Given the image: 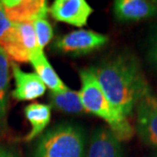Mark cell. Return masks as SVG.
<instances>
[{
    "mask_svg": "<svg viewBox=\"0 0 157 157\" xmlns=\"http://www.w3.org/2000/svg\"><path fill=\"white\" fill-rule=\"evenodd\" d=\"M90 70L113 107L127 118L151 91L139 61L131 53L114 55Z\"/></svg>",
    "mask_w": 157,
    "mask_h": 157,
    "instance_id": "1",
    "label": "cell"
},
{
    "mask_svg": "<svg viewBox=\"0 0 157 157\" xmlns=\"http://www.w3.org/2000/svg\"><path fill=\"white\" fill-rule=\"evenodd\" d=\"M86 137L80 127L70 124L50 128L40 139L35 157H86Z\"/></svg>",
    "mask_w": 157,
    "mask_h": 157,
    "instance_id": "3",
    "label": "cell"
},
{
    "mask_svg": "<svg viewBox=\"0 0 157 157\" xmlns=\"http://www.w3.org/2000/svg\"><path fill=\"white\" fill-rule=\"evenodd\" d=\"M80 78L82 87L78 93L85 111L103 119L121 142L131 140L135 134L134 128L107 99L92 71L90 68L82 70Z\"/></svg>",
    "mask_w": 157,
    "mask_h": 157,
    "instance_id": "2",
    "label": "cell"
},
{
    "mask_svg": "<svg viewBox=\"0 0 157 157\" xmlns=\"http://www.w3.org/2000/svg\"><path fill=\"white\" fill-rule=\"evenodd\" d=\"M49 13L57 21L83 28L93 13V8L85 0H55L49 6Z\"/></svg>",
    "mask_w": 157,
    "mask_h": 157,
    "instance_id": "7",
    "label": "cell"
},
{
    "mask_svg": "<svg viewBox=\"0 0 157 157\" xmlns=\"http://www.w3.org/2000/svg\"><path fill=\"white\" fill-rule=\"evenodd\" d=\"M135 111L138 136L145 144L157 149V98L151 91L140 100Z\"/></svg>",
    "mask_w": 157,
    "mask_h": 157,
    "instance_id": "5",
    "label": "cell"
},
{
    "mask_svg": "<svg viewBox=\"0 0 157 157\" xmlns=\"http://www.w3.org/2000/svg\"><path fill=\"white\" fill-rule=\"evenodd\" d=\"M0 49L14 63L30 61V54L24 45L18 25H13L3 34L0 38Z\"/></svg>",
    "mask_w": 157,
    "mask_h": 157,
    "instance_id": "11",
    "label": "cell"
},
{
    "mask_svg": "<svg viewBox=\"0 0 157 157\" xmlns=\"http://www.w3.org/2000/svg\"><path fill=\"white\" fill-rule=\"evenodd\" d=\"M11 71L14 78L15 87L11 96L17 101H32L43 96L46 92V86L37 76L36 73H26L12 62Z\"/></svg>",
    "mask_w": 157,
    "mask_h": 157,
    "instance_id": "8",
    "label": "cell"
},
{
    "mask_svg": "<svg viewBox=\"0 0 157 157\" xmlns=\"http://www.w3.org/2000/svg\"><path fill=\"white\" fill-rule=\"evenodd\" d=\"M86 157H124L121 142L108 128H98L92 134Z\"/></svg>",
    "mask_w": 157,
    "mask_h": 157,
    "instance_id": "10",
    "label": "cell"
},
{
    "mask_svg": "<svg viewBox=\"0 0 157 157\" xmlns=\"http://www.w3.org/2000/svg\"><path fill=\"white\" fill-rule=\"evenodd\" d=\"M30 62L32 67L35 68L36 75L41 78L44 85L51 90V92H62L68 88L56 74L55 70L44 54V51H40L33 55L30 58Z\"/></svg>",
    "mask_w": 157,
    "mask_h": 157,
    "instance_id": "12",
    "label": "cell"
},
{
    "mask_svg": "<svg viewBox=\"0 0 157 157\" xmlns=\"http://www.w3.org/2000/svg\"><path fill=\"white\" fill-rule=\"evenodd\" d=\"M155 157H157V156H155Z\"/></svg>",
    "mask_w": 157,
    "mask_h": 157,
    "instance_id": "20",
    "label": "cell"
},
{
    "mask_svg": "<svg viewBox=\"0 0 157 157\" xmlns=\"http://www.w3.org/2000/svg\"><path fill=\"white\" fill-rule=\"evenodd\" d=\"M148 58H149V61L151 62L155 67H157V30L154 32L151 40H150Z\"/></svg>",
    "mask_w": 157,
    "mask_h": 157,
    "instance_id": "17",
    "label": "cell"
},
{
    "mask_svg": "<svg viewBox=\"0 0 157 157\" xmlns=\"http://www.w3.org/2000/svg\"><path fill=\"white\" fill-rule=\"evenodd\" d=\"M0 157H15V156L4 149H0Z\"/></svg>",
    "mask_w": 157,
    "mask_h": 157,
    "instance_id": "19",
    "label": "cell"
},
{
    "mask_svg": "<svg viewBox=\"0 0 157 157\" xmlns=\"http://www.w3.org/2000/svg\"><path fill=\"white\" fill-rule=\"evenodd\" d=\"M25 115L31 124V131L25 141H33L43 133L51 119V106L44 103H31L25 108Z\"/></svg>",
    "mask_w": 157,
    "mask_h": 157,
    "instance_id": "13",
    "label": "cell"
},
{
    "mask_svg": "<svg viewBox=\"0 0 157 157\" xmlns=\"http://www.w3.org/2000/svg\"><path fill=\"white\" fill-rule=\"evenodd\" d=\"M50 106L59 111L71 114H78L85 112L81 101L80 93L67 88L62 92H51L49 95Z\"/></svg>",
    "mask_w": 157,
    "mask_h": 157,
    "instance_id": "15",
    "label": "cell"
},
{
    "mask_svg": "<svg viewBox=\"0 0 157 157\" xmlns=\"http://www.w3.org/2000/svg\"><path fill=\"white\" fill-rule=\"evenodd\" d=\"M6 17L12 24L34 23L39 18H47L48 2L45 0H3Z\"/></svg>",
    "mask_w": 157,
    "mask_h": 157,
    "instance_id": "6",
    "label": "cell"
},
{
    "mask_svg": "<svg viewBox=\"0 0 157 157\" xmlns=\"http://www.w3.org/2000/svg\"><path fill=\"white\" fill-rule=\"evenodd\" d=\"M13 25L14 24H12L7 18V17H6L2 1H0V38H1L3 34H4L8 29H10Z\"/></svg>",
    "mask_w": 157,
    "mask_h": 157,
    "instance_id": "18",
    "label": "cell"
},
{
    "mask_svg": "<svg viewBox=\"0 0 157 157\" xmlns=\"http://www.w3.org/2000/svg\"><path fill=\"white\" fill-rule=\"evenodd\" d=\"M113 14L121 23H136L157 15V1L151 0H117Z\"/></svg>",
    "mask_w": 157,
    "mask_h": 157,
    "instance_id": "9",
    "label": "cell"
},
{
    "mask_svg": "<svg viewBox=\"0 0 157 157\" xmlns=\"http://www.w3.org/2000/svg\"><path fill=\"white\" fill-rule=\"evenodd\" d=\"M109 37L91 30H77L60 36L52 43L56 53L71 56H81L96 51L108 43Z\"/></svg>",
    "mask_w": 157,
    "mask_h": 157,
    "instance_id": "4",
    "label": "cell"
},
{
    "mask_svg": "<svg viewBox=\"0 0 157 157\" xmlns=\"http://www.w3.org/2000/svg\"><path fill=\"white\" fill-rule=\"evenodd\" d=\"M33 25L35 27L39 47L44 50L53 38V29L51 24L47 21V18H39L34 21Z\"/></svg>",
    "mask_w": 157,
    "mask_h": 157,
    "instance_id": "16",
    "label": "cell"
},
{
    "mask_svg": "<svg viewBox=\"0 0 157 157\" xmlns=\"http://www.w3.org/2000/svg\"><path fill=\"white\" fill-rule=\"evenodd\" d=\"M10 62L5 53L0 49V133L7 128L8 89L10 82Z\"/></svg>",
    "mask_w": 157,
    "mask_h": 157,
    "instance_id": "14",
    "label": "cell"
}]
</instances>
